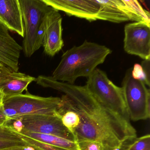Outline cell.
<instances>
[{
  "label": "cell",
  "mask_w": 150,
  "mask_h": 150,
  "mask_svg": "<svg viewBox=\"0 0 150 150\" xmlns=\"http://www.w3.org/2000/svg\"><path fill=\"white\" fill-rule=\"evenodd\" d=\"M36 82L43 87L64 93L79 115L80 124L74 132L75 142H101L111 150L122 149L137 138L131 123L109 109L93 97L84 86L58 81L52 76L40 75Z\"/></svg>",
  "instance_id": "obj_1"
},
{
  "label": "cell",
  "mask_w": 150,
  "mask_h": 150,
  "mask_svg": "<svg viewBox=\"0 0 150 150\" xmlns=\"http://www.w3.org/2000/svg\"><path fill=\"white\" fill-rule=\"evenodd\" d=\"M111 53L110 49L104 45L85 41L63 54L52 77L58 81L74 84L78 78H88Z\"/></svg>",
  "instance_id": "obj_2"
},
{
  "label": "cell",
  "mask_w": 150,
  "mask_h": 150,
  "mask_svg": "<svg viewBox=\"0 0 150 150\" xmlns=\"http://www.w3.org/2000/svg\"><path fill=\"white\" fill-rule=\"evenodd\" d=\"M24 27L23 50L30 57L42 46L45 19L52 8L42 0H19Z\"/></svg>",
  "instance_id": "obj_3"
},
{
  "label": "cell",
  "mask_w": 150,
  "mask_h": 150,
  "mask_svg": "<svg viewBox=\"0 0 150 150\" xmlns=\"http://www.w3.org/2000/svg\"><path fill=\"white\" fill-rule=\"evenodd\" d=\"M85 86L96 100L126 122L130 123L122 87L114 84L105 72L96 68L88 78Z\"/></svg>",
  "instance_id": "obj_4"
},
{
  "label": "cell",
  "mask_w": 150,
  "mask_h": 150,
  "mask_svg": "<svg viewBox=\"0 0 150 150\" xmlns=\"http://www.w3.org/2000/svg\"><path fill=\"white\" fill-rule=\"evenodd\" d=\"M132 68L127 71L122 81L123 94L130 120H146L150 116V92L141 80L134 79Z\"/></svg>",
  "instance_id": "obj_5"
},
{
  "label": "cell",
  "mask_w": 150,
  "mask_h": 150,
  "mask_svg": "<svg viewBox=\"0 0 150 150\" xmlns=\"http://www.w3.org/2000/svg\"><path fill=\"white\" fill-rule=\"evenodd\" d=\"M100 9L97 20L115 23L144 22L150 24V13L137 0H97Z\"/></svg>",
  "instance_id": "obj_6"
},
{
  "label": "cell",
  "mask_w": 150,
  "mask_h": 150,
  "mask_svg": "<svg viewBox=\"0 0 150 150\" xmlns=\"http://www.w3.org/2000/svg\"><path fill=\"white\" fill-rule=\"evenodd\" d=\"M26 91L24 94L4 97L3 105L15 109L19 116L32 115H57V110L61 104V98L41 97L31 94L28 90Z\"/></svg>",
  "instance_id": "obj_7"
},
{
  "label": "cell",
  "mask_w": 150,
  "mask_h": 150,
  "mask_svg": "<svg viewBox=\"0 0 150 150\" xmlns=\"http://www.w3.org/2000/svg\"><path fill=\"white\" fill-rule=\"evenodd\" d=\"M16 119H20L23 125L21 131L55 135L75 142L72 134L63 125L57 115H26Z\"/></svg>",
  "instance_id": "obj_8"
},
{
  "label": "cell",
  "mask_w": 150,
  "mask_h": 150,
  "mask_svg": "<svg viewBox=\"0 0 150 150\" xmlns=\"http://www.w3.org/2000/svg\"><path fill=\"white\" fill-rule=\"evenodd\" d=\"M150 24L138 22L125 26L124 49L127 53L144 60L150 59Z\"/></svg>",
  "instance_id": "obj_9"
},
{
  "label": "cell",
  "mask_w": 150,
  "mask_h": 150,
  "mask_svg": "<svg viewBox=\"0 0 150 150\" xmlns=\"http://www.w3.org/2000/svg\"><path fill=\"white\" fill-rule=\"evenodd\" d=\"M47 6L69 16L86 19L89 22L97 20L100 4L97 0H42Z\"/></svg>",
  "instance_id": "obj_10"
},
{
  "label": "cell",
  "mask_w": 150,
  "mask_h": 150,
  "mask_svg": "<svg viewBox=\"0 0 150 150\" xmlns=\"http://www.w3.org/2000/svg\"><path fill=\"white\" fill-rule=\"evenodd\" d=\"M62 18L59 11L52 8L45 19L42 46L46 55L53 57L64 46Z\"/></svg>",
  "instance_id": "obj_11"
},
{
  "label": "cell",
  "mask_w": 150,
  "mask_h": 150,
  "mask_svg": "<svg viewBox=\"0 0 150 150\" xmlns=\"http://www.w3.org/2000/svg\"><path fill=\"white\" fill-rule=\"evenodd\" d=\"M36 78L29 75L14 71L4 66L0 71V91L4 97L22 94L27 91L28 86Z\"/></svg>",
  "instance_id": "obj_12"
},
{
  "label": "cell",
  "mask_w": 150,
  "mask_h": 150,
  "mask_svg": "<svg viewBox=\"0 0 150 150\" xmlns=\"http://www.w3.org/2000/svg\"><path fill=\"white\" fill-rule=\"evenodd\" d=\"M0 22L8 29L24 37V27L19 0H0Z\"/></svg>",
  "instance_id": "obj_13"
},
{
  "label": "cell",
  "mask_w": 150,
  "mask_h": 150,
  "mask_svg": "<svg viewBox=\"0 0 150 150\" xmlns=\"http://www.w3.org/2000/svg\"><path fill=\"white\" fill-rule=\"evenodd\" d=\"M18 132L41 142L66 150H79L76 142L55 135L34 133L24 131Z\"/></svg>",
  "instance_id": "obj_14"
},
{
  "label": "cell",
  "mask_w": 150,
  "mask_h": 150,
  "mask_svg": "<svg viewBox=\"0 0 150 150\" xmlns=\"http://www.w3.org/2000/svg\"><path fill=\"white\" fill-rule=\"evenodd\" d=\"M23 140L10 126H0V150L28 147Z\"/></svg>",
  "instance_id": "obj_15"
},
{
  "label": "cell",
  "mask_w": 150,
  "mask_h": 150,
  "mask_svg": "<svg viewBox=\"0 0 150 150\" xmlns=\"http://www.w3.org/2000/svg\"><path fill=\"white\" fill-rule=\"evenodd\" d=\"M14 131L28 144L29 146L32 147L35 150H67L41 142L23 134H21L15 130Z\"/></svg>",
  "instance_id": "obj_16"
},
{
  "label": "cell",
  "mask_w": 150,
  "mask_h": 150,
  "mask_svg": "<svg viewBox=\"0 0 150 150\" xmlns=\"http://www.w3.org/2000/svg\"><path fill=\"white\" fill-rule=\"evenodd\" d=\"M125 147L127 150H150V135L137 137Z\"/></svg>",
  "instance_id": "obj_17"
},
{
  "label": "cell",
  "mask_w": 150,
  "mask_h": 150,
  "mask_svg": "<svg viewBox=\"0 0 150 150\" xmlns=\"http://www.w3.org/2000/svg\"><path fill=\"white\" fill-rule=\"evenodd\" d=\"M77 143L79 150H111L104 144L98 141L86 140Z\"/></svg>",
  "instance_id": "obj_18"
},
{
  "label": "cell",
  "mask_w": 150,
  "mask_h": 150,
  "mask_svg": "<svg viewBox=\"0 0 150 150\" xmlns=\"http://www.w3.org/2000/svg\"><path fill=\"white\" fill-rule=\"evenodd\" d=\"M132 75L134 79H136L141 80L146 85L145 76L142 67L139 64H136L132 71Z\"/></svg>",
  "instance_id": "obj_19"
},
{
  "label": "cell",
  "mask_w": 150,
  "mask_h": 150,
  "mask_svg": "<svg viewBox=\"0 0 150 150\" xmlns=\"http://www.w3.org/2000/svg\"><path fill=\"white\" fill-rule=\"evenodd\" d=\"M141 66L145 76L146 80V85L149 86H150V59L144 60V61L142 62Z\"/></svg>",
  "instance_id": "obj_20"
},
{
  "label": "cell",
  "mask_w": 150,
  "mask_h": 150,
  "mask_svg": "<svg viewBox=\"0 0 150 150\" xmlns=\"http://www.w3.org/2000/svg\"><path fill=\"white\" fill-rule=\"evenodd\" d=\"M8 122V119L6 115L4 105L0 107V126H5Z\"/></svg>",
  "instance_id": "obj_21"
},
{
  "label": "cell",
  "mask_w": 150,
  "mask_h": 150,
  "mask_svg": "<svg viewBox=\"0 0 150 150\" xmlns=\"http://www.w3.org/2000/svg\"><path fill=\"white\" fill-rule=\"evenodd\" d=\"M4 95L3 93L0 91V107L3 104V100H4Z\"/></svg>",
  "instance_id": "obj_22"
},
{
  "label": "cell",
  "mask_w": 150,
  "mask_h": 150,
  "mask_svg": "<svg viewBox=\"0 0 150 150\" xmlns=\"http://www.w3.org/2000/svg\"><path fill=\"white\" fill-rule=\"evenodd\" d=\"M6 150H35L32 147L30 146H28V147H24L23 148H17V149H8Z\"/></svg>",
  "instance_id": "obj_23"
},
{
  "label": "cell",
  "mask_w": 150,
  "mask_h": 150,
  "mask_svg": "<svg viewBox=\"0 0 150 150\" xmlns=\"http://www.w3.org/2000/svg\"><path fill=\"white\" fill-rule=\"evenodd\" d=\"M4 66H4L3 64H1V63H0V71L2 70V68H3Z\"/></svg>",
  "instance_id": "obj_24"
},
{
  "label": "cell",
  "mask_w": 150,
  "mask_h": 150,
  "mask_svg": "<svg viewBox=\"0 0 150 150\" xmlns=\"http://www.w3.org/2000/svg\"><path fill=\"white\" fill-rule=\"evenodd\" d=\"M122 150H127V148H126V147H124V148H122Z\"/></svg>",
  "instance_id": "obj_25"
}]
</instances>
